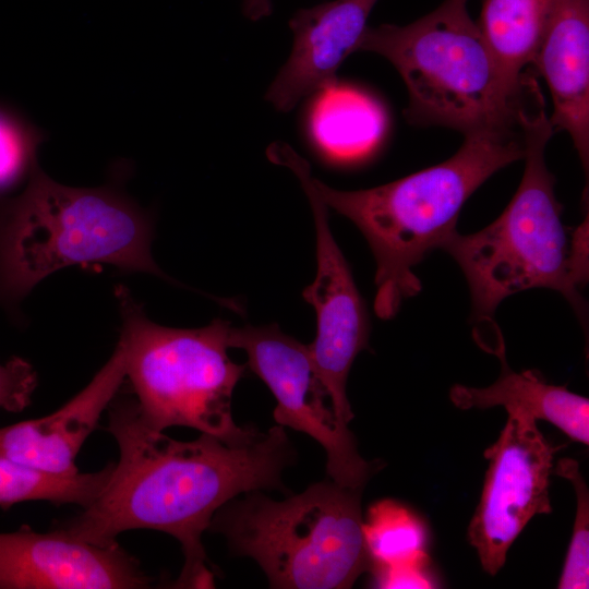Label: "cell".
I'll return each instance as SVG.
<instances>
[{"instance_id": "cell-1", "label": "cell", "mask_w": 589, "mask_h": 589, "mask_svg": "<svg viewBox=\"0 0 589 589\" xmlns=\"http://www.w3.org/2000/svg\"><path fill=\"white\" fill-rule=\"evenodd\" d=\"M107 410L119 460L96 498L60 528L97 545L117 543L120 533L133 529L168 533L184 555L176 587L213 588L202 536L217 510L239 494L287 492L281 474L293 464L294 449L284 426L245 443L204 433L182 442L149 426L134 397L117 394Z\"/></svg>"}, {"instance_id": "cell-2", "label": "cell", "mask_w": 589, "mask_h": 589, "mask_svg": "<svg viewBox=\"0 0 589 589\" xmlns=\"http://www.w3.org/2000/svg\"><path fill=\"white\" fill-rule=\"evenodd\" d=\"M525 169L504 212L478 232L454 231L442 249L460 266L470 289L473 335L493 353L504 346L494 313L507 297L531 288L560 291L585 320L580 288L588 279V217L570 231L562 223L563 206L544 151L553 128L541 93L519 113Z\"/></svg>"}, {"instance_id": "cell-3", "label": "cell", "mask_w": 589, "mask_h": 589, "mask_svg": "<svg viewBox=\"0 0 589 589\" xmlns=\"http://www.w3.org/2000/svg\"><path fill=\"white\" fill-rule=\"evenodd\" d=\"M516 135L473 134L445 161L389 183L341 191L312 178L321 200L349 218L376 262L374 311L392 318L421 290L413 267L456 231L465 202L493 173L522 159Z\"/></svg>"}, {"instance_id": "cell-4", "label": "cell", "mask_w": 589, "mask_h": 589, "mask_svg": "<svg viewBox=\"0 0 589 589\" xmlns=\"http://www.w3.org/2000/svg\"><path fill=\"white\" fill-rule=\"evenodd\" d=\"M358 51L387 59L408 92L406 119L464 133L516 135L519 113L537 82L512 83L500 69L467 9L445 0L407 25L368 26Z\"/></svg>"}, {"instance_id": "cell-5", "label": "cell", "mask_w": 589, "mask_h": 589, "mask_svg": "<svg viewBox=\"0 0 589 589\" xmlns=\"http://www.w3.org/2000/svg\"><path fill=\"white\" fill-rule=\"evenodd\" d=\"M152 220L119 189L72 188L39 168L0 202V303H19L56 271L103 263L169 279L152 253Z\"/></svg>"}, {"instance_id": "cell-6", "label": "cell", "mask_w": 589, "mask_h": 589, "mask_svg": "<svg viewBox=\"0 0 589 589\" xmlns=\"http://www.w3.org/2000/svg\"><path fill=\"white\" fill-rule=\"evenodd\" d=\"M361 491L334 481L284 501L252 491L219 508L208 529L235 554L256 561L272 588H350L370 569Z\"/></svg>"}, {"instance_id": "cell-7", "label": "cell", "mask_w": 589, "mask_h": 589, "mask_svg": "<svg viewBox=\"0 0 589 589\" xmlns=\"http://www.w3.org/2000/svg\"><path fill=\"white\" fill-rule=\"evenodd\" d=\"M128 377L145 422L155 430L192 428L226 443H245L261 432L239 426L231 413L233 389L245 365L228 356L230 323L200 328L152 322L130 291L116 288Z\"/></svg>"}, {"instance_id": "cell-8", "label": "cell", "mask_w": 589, "mask_h": 589, "mask_svg": "<svg viewBox=\"0 0 589 589\" xmlns=\"http://www.w3.org/2000/svg\"><path fill=\"white\" fill-rule=\"evenodd\" d=\"M267 157L297 176L311 205L317 267L313 283L303 290L302 297L316 312V336L308 346L337 419L348 425L354 416L347 397V378L353 360L368 347L369 340L365 304L333 237L327 206L314 189L309 163L281 142L268 146Z\"/></svg>"}, {"instance_id": "cell-9", "label": "cell", "mask_w": 589, "mask_h": 589, "mask_svg": "<svg viewBox=\"0 0 589 589\" xmlns=\"http://www.w3.org/2000/svg\"><path fill=\"white\" fill-rule=\"evenodd\" d=\"M229 346L245 351L250 369L273 393L277 424L303 432L323 446L332 481L363 489L374 470L360 456L348 425L325 404L328 395L309 346L285 334L275 323L231 327Z\"/></svg>"}, {"instance_id": "cell-10", "label": "cell", "mask_w": 589, "mask_h": 589, "mask_svg": "<svg viewBox=\"0 0 589 589\" xmlns=\"http://www.w3.org/2000/svg\"><path fill=\"white\" fill-rule=\"evenodd\" d=\"M507 414L497 440L484 450L489 467L468 527V540L491 576L504 566L527 524L552 512L550 476L560 449L543 436L534 418L521 411Z\"/></svg>"}, {"instance_id": "cell-11", "label": "cell", "mask_w": 589, "mask_h": 589, "mask_svg": "<svg viewBox=\"0 0 589 589\" xmlns=\"http://www.w3.org/2000/svg\"><path fill=\"white\" fill-rule=\"evenodd\" d=\"M153 579L119 543L97 545L60 528L0 533V589H139Z\"/></svg>"}, {"instance_id": "cell-12", "label": "cell", "mask_w": 589, "mask_h": 589, "mask_svg": "<svg viewBox=\"0 0 589 589\" xmlns=\"http://www.w3.org/2000/svg\"><path fill=\"white\" fill-rule=\"evenodd\" d=\"M378 0H334L301 9L289 21L292 51L266 98L283 112L303 97L337 82L344 60L358 51L368 19Z\"/></svg>"}, {"instance_id": "cell-13", "label": "cell", "mask_w": 589, "mask_h": 589, "mask_svg": "<svg viewBox=\"0 0 589 589\" xmlns=\"http://www.w3.org/2000/svg\"><path fill=\"white\" fill-rule=\"evenodd\" d=\"M124 378L125 351L119 340L88 385L60 409L0 428V456L50 473H77L75 458Z\"/></svg>"}, {"instance_id": "cell-14", "label": "cell", "mask_w": 589, "mask_h": 589, "mask_svg": "<svg viewBox=\"0 0 589 589\" xmlns=\"http://www.w3.org/2000/svg\"><path fill=\"white\" fill-rule=\"evenodd\" d=\"M533 65L553 101V131H566L589 163V0H562Z\"/></svg>"}, {"instance_id": "cell-15", "label": "cell", "mask_w": 589, "mask_h": 589, "mask_svg": "<svg viewBox=\"0 0 589 589\" xmlns=\"http://www.w3.org/2000/svg\"><path fill=\"white\" fill-rule=\"evenodd\" d=\"M502 363L498 378L488 387L456 384L450 388L452 402L461 410L502 406L506 411H521L536 420H545L573 441L589 444V400L570 392L566 385L548 383L536 370L513 371L505 348L494 353Z\"/></svg>"}, {"instance_id": "cell-16", "label": "cell", "mask_w": 589, "mask_h": 589, "mask_svg": "<svg viewBox=\"0 0 589 589\" xmlns=\"http://www.w3.org/2000/svg\"><path fill=\"white\" fill-rule=\"evenodd\" d=\"M309 128L317 146L330 158L351 160L368 154L386 129L383 107L370 95L337 82L320 91Z\"/></svg>"}, {"instance_id": "cell-17", "label": "cell", "mask_w": 589, "mask_h": 589, "mask_svg": "<svg viewBox=\"0 0 589 589\" xmlns=\"http://www.w3.org/2000/svg\"><path fill=\"white\" fill-rule=\"evenodd\" d=\"M562 0H484L477 22L504 75L516 85L531 77L541 43Z\"/></svg>"}, {"instance_id": "cell-18", "label": "cell", "mask_w": 589, "mask_h": 589, "mask_svg": "<svg viewBox=\"0 0 589 589\" xmlns=\"http://www.w3.org/2000/svg\"><path fill=\"white\" fill-rule=\"evenodd\" d=\"M362 533L370 569L429 564L426 526L397 501L385 498L373 503L363 519Z\"/></svg>"}, {"instance_id": "cell-19", "label": "cell", "mask_w": 589, "mask_h": 589, "mask_svg": "<svg viewBox=\"0 0 589 589\" xmlns=\"http://www.w3.org/2000/svg\"><path fill=\"white\" fill-rule=\"evenodd\" d=\"M113 462L96 472L56 474L0 456V507L25 501L88 506L106 484Z\"/></svg>"}, {"instance_id": "cell-20", "label": "cell", "mask_w": 589, "mask_h": 589, "mask_svg": "<svg viewBox=\"0 0 589 589\" xmlns=\"http://www.w3.org/2000/svg\"><path fill=\"white\" fill-rule=\"evenodd\" d=\"M46 134L17 109L0 101V202L26 185L37 165Z\"/></svg>"}, {"instance_id": "cell-21", "label": "cell", "mask_w": 589, "mask_h": 589, "mask_svg": "<svg viewBox=\"0 0 589 589\" xmlns=\"http://www.w3.org/2000/svg\"><path fill=\"white\" fill-rule=\"evenodd\" d=\"M554 473L567 479L576 493L573 536L557 587L586 589L589 585V490L575 459L561 458Z\"/></svg>"}, {"instance_id": "cell-22", "label": "cell", "mask_w": 589, "mask_h": 589, "mask_svg": "<svg viewBox=\"0 0 589 589\" xmlns=\"http://www.w3.org/2000/svg\"><path fill=\"white\" fill-rule=\"evenodd\" d=\"M37 385V374L29 362L13 357L0 363V409L20 412L32 399Z\"/></svg>"}, {"instance_id": "cell-23", "label": "cell", "mask_w": 589, "mask_h": 589, "mask_svg": "<svg viewBox=\"0 0 589 589\" xmlns=\"http://www.w3.org/2000/svg\"><path fill=\"white\" fill-rule=\"evenodd\" d=\"M373 585L376 588H434L436 581L429 572V564L374 567Z\"/></svg>"}, {"instance_id": "cell-24", "label": "cell", "mask_w": 589, "mask_h": 589, "mask_svg": "<svg viewBox=\"0 0 589 589\" xmlns=\"http://www.w3.org/2000/svg\"><path fill=\"white\" fill-rule=\"evenodd\" d=\"M243 12L250 20L257 21L272 13V1L243 0Z\"/></svg>"}]
</instances>
